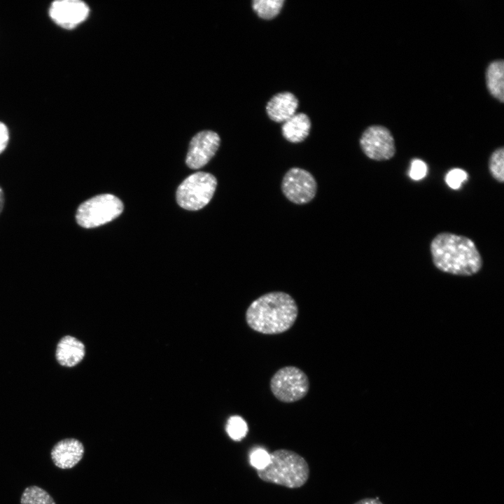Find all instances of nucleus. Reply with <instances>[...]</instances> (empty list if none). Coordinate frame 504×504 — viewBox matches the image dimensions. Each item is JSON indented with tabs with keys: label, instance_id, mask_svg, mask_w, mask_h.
Masks as SVG:
<instances>
[{
	"label": "nucleus",
	"instance_id": "1",
	"mask_svg": "<svg viewBox=\"0 0 504 504\" xmlns=\"http://www.w3.org/2000/svg\"><path fill=\"white\" fill-rule=\"evenodd\" d=\"M430 252L434 266L449 274L470 276L477 274L483 265L477 246L463 235L438 233L430 241Z\"/></svg>",
	"mask_w": 504,
	"mask_h": 504
},
{
	"label": "nucleus",
	"instance_id": "2",
	"mask_svg": "<svg viewBox=\"0 0 504 504\" xmlns=\"http://www.w3.org/2000/svg\"><path fill=\"white\" fill-rule=\"evenodd\" d=\"M298 316L295 300L283 291L265 293L253 300L245 314L248 326L265 335H277L288 330Z\"/></svg>",
	"mask_w": 504,
	"mask_h": 504
},
{
	"label": "nucleus",
	"instance_id": "3",
	"mask_svg": "<svg viewBox=\"0 0 504 504\" xmlns=\"http://www.w3.org/2000/svg\"><path fill=\"white\" fill-rule=\"evenodd\" d=\"M309 466L298 453L279 449L270 454V461L262 469L257 470L258 477L263 482L288 489L304 486L309 477Z\"/></svg>",
	"mask_w": 504,
	"mask_h": 504
},
{
	"label": "nucleus",
	"instance_id": "4",
	"mask_svg": "<svg viewBox=\"0 0 504 504\" xmlns=\"http://www.w3.org/2000/svg\"><path fill=\"white\" fill-rule=\"evenodd\" d=\"M122 211L123 204L119 198L111 194H102L81 203L75 218L80 226L93 228L111 222Z\"/></svg>",
	"mask_w": 504,
	"mask_h": 504
},
{
	"label": "nucleus",
	"instance_id": "5",
	"mask_svg": "<svg viewBox=\"0 0 504 504\" xmlns=\"http://www.w3.org/2000/svg\"><path fill=\"white\" fill-rule=\"evenodd\" d=\"M216 186L217 180L211 174L202 172L194 173L178 187L177 203L187 210H199L210 202Z\"/></svg>",
	"mask_w": 504,
	"mask_h": 504
},
{
	"label": "nucleus",
	"instance_id": "6",
	"mask_svg": "<svg viewBox=\"0 0 504 504\" xmlns=\"http://www.w3.org/2000/svg\"><path fill=\"white\" fill-rule=\"evenodd\" d=\"M270 390L274 396L285 403L297 402L307 396L309 381L304 371L295 366H285L272 377Z\"/></svg>",
	"mask_w": 504,
	"mask_h": 504
},
{
	"label": "nucleus",
	"instance_id": "7",
	"mask_svg": "<svg viewBox=\"0 0 504 504\" xmlns=\"http://www.w3.org/2000/svg\"><path fill=\"white\" fill-rule=\"evenodd\" d=\"M360 146L368 158L376 161L388 160L396 153L393 137L383 126L373 125L367 128L360 139Z\"/></svg>",
	"mask_w": 504,
	"mask_h": 504
},
{
	"label": "nucleus",
	"instance_id": "8",
	"mask_svg": "<svg viewBox=\"0 0 504 504\" xmlns=\"http://www.w3.org/2000/svg\"><path fill=\"white\" fill-rule=\"evenodd\" d=\"M281 188L284 195L292 202L302 204L310 202L316 193L317 184L307 170L293 167L284 175Z\"/></svg>",
	"mask_w": 504,
	"mask_h": 504
},
{
	"label": "nucleus",
	"instance_id": "9",
	"mask_svg": "<svg viewBox=\"0 0 504 504\" xmlns=\"http://www.w3.org/2000/svg\"><path fill=\"white\" fill-rule=\"evenodd\" d=\"M219 145L220 137L217 133L211 130L200 132L190 143L186 164L193 169L202 168L214 157Z\"/></svg>",
	"mask_w": 504,
	"mask_h": 504
},
{
	"label": "nucleus",
	"instance_id": "10",
	"mask_svg": "<svg viewBox=\"0 0 504 504\" xmlns=\"http://www.w3.org/2000/svg\"><path fill=\"white\" fill-rule=\"evenodd\" d=\"M88 6L80 0H57L52 2L49 15L59 27L71 29L85 21L89 15Z\"/></svg>",
	"mask_w": 504,
	"mask_h": 504
},
{
	"label": "nucleus",
	"instance_id": "11",
	"mask_svg": "<svg viewBox=\"0 0 504 504\" xmlns=\"http://www.w3.org/2000/svg\"><path fill=\"white\" fill-rule=\"evenodd\" d=\"M85 452L83 443L73 438L58 441L50 451L54 465L63 470L71 469L82 459Z\"/></svg>",
	"mask_w": 504,
	"mask_h": 504
},
{
	"label": "nucleus",
	"instance_id": "12",
	"mask_svg": "<svg viewBox=\"0 0 504 504\" xmlns=\"http://www.w3.org/2000/svg\"><path fill=\"white\" fill-rule=\"evenodd\" d=\"M85 355V344L71 335L62 337L57 344L55 358L62 366L74 367L83 360Z\"/></svg>",
	"mask_w": 504,
	"mask_h": 504
},
{
	"label": "nucleus",
	"instance_id": "13",
	"mask_svg": "<svg viewBox=\"0 0 504 504\" xmlns=\"http://www.w3.org/2000/svg\"><path fill=\"white\" fill-rule=\"evenodd\" d=\"M298 101L295 96L289 92H284L274 95L266 106L269 118L276 122H284L296 113Z\"/></svg>",
	"mask_w": 504,
	"mask_h": 504
},
{
	"label": "nucleus",
	"instance_id": "14",
	"mask_svg": "<svg viewBox=\"0 0 504 504\" xmlns=\"http://www.w3.org/2000/svg\"><path fill=\"white\" fill-rule=\"evenodd\" d=\"M311 127L309 117L303 113H295L286 120L281 127L284 138L292 143L304 141L308 136Z\"/></svg>",
	"mask_w": 504,
	"mask_h": 504
},
{
	"label": "nucleus",
	"instance_id": "15",
	"mask_svg": "<svg viewBox=\"0 0 504 504\" xmlns=\"http://www.w3.org/2000/svg\"><path fill=\"white\" fill-rule=\"evenodd\" d=\"M486 86L495 98L504 101V65L503 60L490 63L486 70Z\"/></svg>",
	"mask_w": 504,
	"mask_h": 504
},
{
	"label": "nucleus",
	"instance_id": "16",
	"mask_svg": "<svg viewBox=\"0 0 504 504\" xmlns=\"http://www.w3.org/2000/svg\"><path fill=\"white\" fill-rule=\"evenodd\" d=\"M20 504H56L53 498L45 489L36 485L27 486L23 491Z\"/></svg>",
	"mask_w": 504,
	"mask_h": 504
},
{
	"label": "nucleus",
	"instance_id": "17",
	"mask_svg": "<svg viewBox=\"0 0 504 504\" xmlns=\"http://www.w3.org/2000/svg\"><path fill=\"white\" fill-rule=\"evenodd\" d=\"M284 4V0H254L252 6L260 18L270 20L279 13Z\"/></svg>",
	"mask_w": 504,
	"mask_h": 504
},
{
	"label": "nucleus",
	"instance_id": "18",
	"mask_svg": "<svg viewBox=\"0 0 504 504\" xmlns=\"http://www.w3.org/2000/svg\"><path fill=\"white\" fill-rule=\"evenodd\" d=\"M489 170L491 176L498 183L504 182V149H496L489 160Z\"/></svg>",
	"mask_w": 504,
	"mask_h": 504
},
{
	"label": "nucleus",
	"instance_id": "19",
	"mask_svg": "<svg viewBox=\"0 0 504 504\" xmlns=\"http://www.w3.org/2000/svg\"><path fill=\"white\" fill-rule=\"evenodd\" d=\"M226 431L228 435L235 441L244 438L248 431L246 422L239 416H232L227 420Z\"/></svg>",
	"mask_w": 504,
	"mask_h": 504
},
{
	"label": "nucleus",
	"instance_id": "20",
	"mask_svg": "<svg viewBox=\"0 0 504 504\" xmlns=\"http://www.w3.org/2000/svg\"><path fill=\"white\" fill-rule=\"evenodd\" d=\"M466 178L467 173L461 169L456 168L447 173L445 181L451 188L458 189Z\"/></svg>",
	"mask_w": 504,
	"mask_h": 504
},
{
	"label": "nucleus",
	"instance_id": "21",
	"mask_svg": "<svg viewBox=\"0 0 504 504\" xmlns=\"http://www.w3.org/2000/svg\"><path fill=\"white\" fill-rule=\"evenodd\" d=\"M270 461V454L265 449H256L250 454V461L256 470L264 468Z\"/></svg>",
	"mask_w": 504,
	"mask_h": 504
},
{
	"label": "nucleus",
	"instance_id": "22",
	"mask_svg": "<svg viewBox=\"0 0 504 504\" xmlns=\"http://www.w3.org/2000/svg\"><path fill=\"white\" fill-rule=\"evenodd\" d=\"M427 172V166L424 162L421 160H414L412 162L411 169L410 171V176L414 180H419L423 178Z\"/></svg>",
	"mask_w": 504,
	"mask_h": 504
},
{
	"label": "nucleus",
	"instance_id": "23",
	"mask_svg": "<svg viewBox=\"0 0 504 504\" xmlns=\"http://www.w3.org/2000/svg\"><path fill=\"white\" fill-rule=\"evenodd\" d=\"M8 141V130L4 123L0 122V154L6 148Z\"/></svg>",
	"mask_w": 504,
	"mask_h": 504
},
{
	"label": "nucleus",
	"instance_id": "24",
	"mask_svg": "<svg viewBox=\"0 0 504 504\" xmlns=\"http://www.w3.org/2000/svg\"><path fill=\"white\" fill-rule=\"evenodd\" d=\"M354 504H383L379 500L374 498H362Z\"/></svg>",
	"mask_w": 504,
	"mask_h": 504
},
{
	"label": "nucleus",
	"instance_id": "25",
	"mask_svg": "<svg viewBox=\"0 0 504 504\" xmlns=\"http://www.w3.org/2000/svg\"><path fill=\"white\" fill-rule=\"evenodd\" d=\"M5 203V195L3 188L0 186V214L1 213Z\"/></svg>",
	"mask_w": 504,
	"mask_h": 504
}]
</instances>
